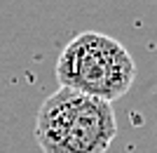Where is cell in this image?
<instances>
[{
  "label": "cell",
  "instance_id": "6da1fadb",
  "mask_svg": "<svg viewBox=\"0 0 157 153\" xmlns=\"http://www.w3.org/2000/svg\"><path fill=\"white\" fill-rule=\"evenodd\" d=\"M117 137L108 101L61 87L40 106L35 141L42 153H105Z\"/></svg>",
  "mask_w": 157,
  "mask_h": 153
},
{
  "label": "cell",
  "instance_id": "7a4b0ae2",
  "mask_svg": "<svg viewBox=\"0 0 157 153\" xmlns=\"http://www.w3.org/2000/svg\"><path fill=\"white\" fill-rule=\"evenodd\" d=\"M61 87L115 101L129 92L136 80V64L129 50L115 38L98 31H85L63 47L56 61Z\"/></svg>",
  "mask_w": 157,
  "mask_h": 153
}]
</instances>
